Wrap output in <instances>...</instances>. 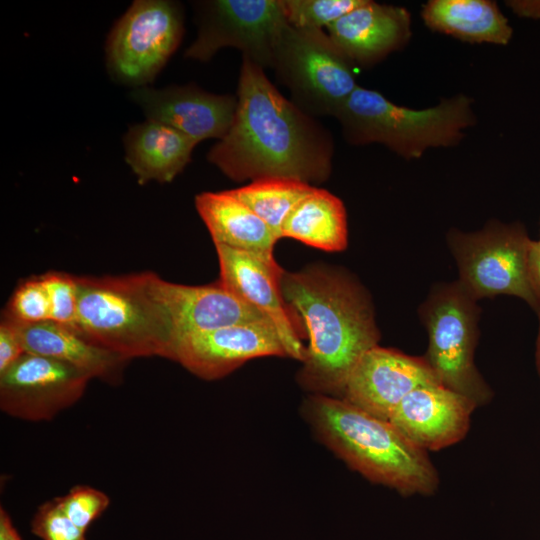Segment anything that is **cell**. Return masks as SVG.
I'll use <instances>...</instances> for the list:
<instances>
[{"label": "cell", "mask_w": 540, "mask_h": 540, "mask_svg": "<svg viewBox=\"0 0 540 540\" xmlns=\"http://www.w3.org/2000/svg\"><path fill=\"white\" fill-rule=\"evenodd\" d=\"M476 301L457 281L435 286L419 311L429 337L424 358L441 384L480 407L490 402L493 392L474 363L480 311Z\"/></svg>", "instance_id": "obj_6"}, {"label": "cell", "mask_w": 540, "mask_h": 540, "mask_svg": "<svg viewBox=\"0 0 540 540\" xmlns=\"http://www.w3.org/2000/svg\"><path fill=\"white\" fill-rule=\"evenodd\" d=\"M25 353L16 324L2 317L0 324V373L12 366Z\"/></svg>", "instance_id": "obj_30"}, {"label": "cell", "mask_w": 540, "mask_h": 540, "mask_svg": "<svg viewBox=\"0 0 540 540\" xmlns=\"http://www.w3.org/2000/svg\"><path fill=\"white\" fill-rule=\"evenodd\" d=\"M281 237L325 251L344 250L348 230L343 202L329 191L314 187L285 220Z\"/></svg>", "instance_id": "obj_23"}, {"label": "cell", "mask_w": 540, "mask_h": 540, "mask_svg": "<svg viewBox=\"0 0 540 540\" xmlns=\"http://www.w3.org/2000/svg\"><path fill=\"white\" fill-rule=\"evenodd\" d=\"M353 67L323 30L289 24L278 39L272 65L292 102L312 117H335L358 86Z\"/></svg>", "instance_id": "obj_7"}, {"label": "cell", "mask_w": 540, "mask_h": 540, "mask_svg": "<svg viewBox=\"0 0 540 540\" xmlns=\"http://www.w3.org/2000/svg\"><path fill=\"white\" fill-rule=\"evenodd\" d=\"M50 304V321L74 327L78 294L75 276L62 272L41 275Z\"/></svg>", "instance_id": "obj_28"}, {"label": "cell", "mask_w": 540, "mask_h": 540, "mask_svg": "<svg viewBox=\"0 0 540 540\" xmlns=\"http://www.w3.org/2000/svg\"><path fill=\"white\" fill-rule=\"evenodd\" d=\"M475 408L464 395L434 382L411 391L388 421L421 449L438 451L466 436Z\"/></svg>", "instance_id": "obj_16"}, {"label": "cell", "mask_w": 540, "mask_h": 540, "mask_svg": "<svg viewBox=\"0 0 540 540\" xmlns=\"http://www.w3.org/2000/svg\"><path fill=\"white\" fill-rule=\"evenodd\" d=\"M421 15L430 29L471 43L506 45L512 37L507 18L489 0H430Z\"/></svg>", "instance_id": "obj_22"}, {"label": "cell", "mask_w": 540, "mask_h": 540, "mask_svg": "<svg viewBox=\"0 0 540 540\" xmlns=\"http://www.w3.org/2000/svg\"><path fill=\"white\" fill-rule=\"evenodd\" d=\"M56 499L69 519L84 532L110 504L107 494L86 485H76Z\"/></svg>", "instance_id": "obj_27"}, {"label": "cell", "mask_w": 540, "mask_h": 540, "mask_svg": "<svg viewBox=\"0 0 540 540\" xmlns=\"http://www.w3.org/2000/svg\"><path fill=\"white\" fill-rule=\"evenodd\" d=\"M3 318L18 324H35L50 320V304L41 276L21 282L9 300Z\"/></svg>", "instance_id": "obj_26"}, {"label": "cell", "mask_w": 540, "mask_h": 540, "mask_svg": "<svg viewBox=\"0 0 540 540\" xmlns=\"http://www.w3.org/2000/svg\"><path fill=\"white\" fill-rule=\"evenodd\" d=\"M181 6L167 0H136L116 22L106 43L110 76L135 88L152 82L183 36Z\"/></svg>", "instance_id": "obj_9"}, {"label": "cell", "mask_w": 540, "mask_h": 540, "mask_svg": "<svg viewBox=\"0 0 540 540\" xmlns=\"http://www.w3.org/2000/svg\"><path fill=\"white\" fill-rule=\"evenodd\" d=\"M14 323L26 353L61 361L91 379L110 384L122 381L128 359L93 343L74 327L50 320L35 324Z\"/></svg>", "instance_id": "obj_19"}, {"label": "cell", "mask_w": 540, "mask_h": 540, "mask_svg": "<svg viewBox=\"0 0 540 540\" xmlns=\"http://www.w3.org/2000/svg\"><path fill=\"white\" fill-rule=\"evenodd\" d=\"M538 316H539V331H538V336H537V341H536L535 356H536L537 369L540 375V311L538 312Z\"/></svg>", "instance_id": "obj_34"}, {"label": "cell", "mask_w": 540, "mask_h": 540, "mask_svg": "<svg viewBox=\"0 0 540 540\" xmlns=\"http://www.w3.org/2000/svg\"><path fill=\"white\" fill-rule=\"evenodd\" d=\"M304 415L318 437L351 468L401 495H432L439 486L427 451L407 439L388 420L375 417L343 398L317 394Z\"/></svg>", "instance_id": "obj_3"}, {"label": "cell", "mask_w": 540, "mask_h": 540, "mask_svg": "<svg viewBox=\"0 0 540 540\" xmlns=\"http://www.w3.org/2000/svg\"><path fill=\"white\" fill-rule=\"evenodd\" d=\"M0 540H22L5 509H0Z\"/></svg>", "instance_id": "obj_32"}, {"label": "cell", "mask_w": 540, "mask_h": 540, "mask_svg": "<svg viewBox=\"0 0 540 540\" xmlns=\"http://www.w3.org/2000/svg\"><path fill=\"white\" fill-rule=\"evenodd\" d=\"M219 283L249 305L276 329L287 356L304 360L306 349L291 319L281 290L282 268L271 254H261L215 245Z\"/></svg>", "instance_id": "obj_12"}, {"label": "cell", "mask_w": 540, "mask_h": 540, "mask_svg": "<svg viewBox=\"0 0 540 540\" xmlns=\"http://www.w3.org/2000/svg\"><path fill=\"white\" fill-rule=\"evenodd\" d=\"M364 0H280L287 23L298 29L328 27Z\"/></svg>", "instance_id": "obj_25"}, {"label": "cell", "mask_w": 540, "mask_h": 540, "mask_svg": "<svg viewBox=\"0 0 540 540\" xmlns=\"http://www.w3.org/2000/svg\"><path fill=\"white\" fill-rule=\"evenodd\" d=\"M90 379L66 363L25 353L0 373V408L21 420L48 421L75 404Z\"/></svg>", "instance_id": "obj_11"}, {"label": "cell", "mask_w": 540, "mask_h": 540, "mask_svg": "<svg viewBox=\"0 0 540 540\" xmlns=\"http://www.w3.org/2000/svg\"><path fill=\"white\" fill-rule=\"evenodd\" d=\"M537 242H538V244L540 245V238H539V240H537Z\"/></svg>", "instance_id": "obj_35"}, {"label": "cell", "mask_w": 540, "mask_h": 540, "mask_svg": "<svg viewBox=\"0 0 540 540\" xmlns=\"http://www.w3.org/2000/svg\"><path fill=\"white\" fill-rule=\"evenodd\" d=\"M410 24L406 9L364 0L328 26L327 31L354 66L368 67L407 44Z\"/></svg>", "instance_id": "obj_18"}, {"label": "cell", "mask_w": 540, "mask_h": 540, "mask_svg": "<svg viewBox=\"0 0 540 540\" xmlns=\"http://www.w3.org/2000/svg\"><path fill=\"white\" fill-rule=\"evenodd\" d=\"M281 290L309 338L301 384L320 395H342L354 366L380 338L369 295L348 274L319 267L283 272Z\"/></svg>", "instance_id": "obj_2"}, {"label": "cell", "mask_w": 540, "mask_h": 540, "mask_svg": "<svg viewBox=\"0 0 540 540\" xmlns=\"http://www.w3.org/2000/svg\"><path fill=\"white\" fill-rule=\"evenodd\" d=\"M264 356L288 357L276 329L267 320L189 335L176 345L173 360L202 379L214 380L248 360Z\"/></svg>", "instance_id": "obj_14"}, {"label": "cell", "mask_w": 540, "mask_h": 540, "mask_svg": "<svg viewBox=\"0 0 540 540\" xmlns=\"http://www.w3.org/2000/svg\"><path fill=\"white\" fill-rule=\"evenodd\" d=\"M198 33L185 56L209 61L224 47L272 68L278 39L288 24L280 0H210L195 4Z\"/></svg>", "instance_id": "obj_10"}, {"label": "cell", "mask_w": 540, "mask_h": 540, "mask_svg": "<svg viewBox=\"0 0 540 540\" xmlns=\"http://www.w3.org/2000/svg\"><path fill=\"white\" fill-rule=\"evenodd\" d=\"M511 6L520 15L540 18V1L512 2Z\"/></svg>", "instance_id": "obj_33"}, {"label": "cell", "mask_w": 540, "mask_h": 540, "mask_svg": "<svg viewBox=\"0 0 540 540\" xmlns=\"http://www.w3.org/2000/svg\"><path fill=\"white\" fill-rule=\"evenodd\" d=\"M131 99L148 120L168 125L196 143L222 139L231 127L237 106L236 96L213 94L193 84L135 88Z\"/></svg>", "instance_id": "obj_15"}, {"label": "cell", "mask_w": 540, "mask_h": 540, "mask_svg": "<svg viewBox=\"0 0 540 540\" xmlns=\"http://www.w3.org/2000/svg\"><path fill=\"white\" fill-rule=\"evenodd\" d=\"M156 285L171 324L174 351L176 345L189 335L239 323L267 320L219 282L192 286L169 282L158 276Z\"/></svg>", "instance_id": "obj_17"}, {"label": "cell", "mask_w": 540, "mask_h": 540, "mask_svg": "<svg viewBox=\"0 0 540 540\" xmlns=\"http://www.w3.org/2000/svg\"><path fill=\"white\" fill-rule=\"evenodd\" d=\"M529 280L538 303L537 313L540 311V245L532 240L528 256Z\"/></svg>", "instance_id": "obj_31"}, {"label": "cell", "mask_w": 540, "mask_h": 540, "mask_svg": "<svg viewBox=\"0 0 540 540\" xmlns=\"http://www.w3.org/2000/svg\"><path fill=\"white\" fill-rule=\"evenodd\" d=\"M313 188L311 184L297 179L269 177L253 180L229 191L260 217L280 239L285 220Z\"/></svg>", "instance_id": "obj_24"}, {"label": "cell", "mask_w": 540, "mask_h": 540, "mask_svg": "<svg viewBox=\"0 0 540 540\" xmlns=\"http://www.w3.org/2000/svg\"><path fill=\"white\" fill-rule=\"evenodd\" d=\"M472 100L464 95L435 107L415 110L398 106L375 90L357 86L337 111L346 141L381 143L398 155L419 158L430 147H449L475 122Z\"/></svg>", "instance_id": "obj_5"}, {"label": "cell", "mask_w": 540, "mask_h": 540, "mask_svg": "<svg viewBox=\"0 0 540 540\" xmlns=\"http://www.w3.org/2000/svg\"><path fill=\"white\" fill-rule=\"evenodd\" d=\"M196 144L180 131L147 119L125 134V160L139 184L168 183L190 162Z\"/></svg>", "instance_id": "obj_20"}, {"label": "cell", "mask_w": 540, "mask_h": 540, "mask_svg": "<svg viewBox=\"0 0 540 540\" xmlns=\"http://www.w3.org/2000/svg\"><path fill=\"white\" fill-rule=\"evenodd\" d=\"M237 106L226 135L207 159L234 181L269 177L322 183L330 175L334 142L314 117L286 99L264 69L242 55Z\"/></svg>", "instance_id": "obj_1"}, {"label": "cell", "mask_w": 540, "mask_h": 540, "mask_svg": "<svg viewBox=\"0 0 540 540\" xmlns=\"http://www.w3.org/2000/svg\"><path fill=\"white\" fill-rule=\"evenodd\" d=\"M158 275L75 276L74 328L93 343L130 360L173 359L174 336L157 291Z\"/></svg>", "instance_id": "obj_4"}, {"label": "cell", "mask_w": 540, "mask_h": 540, "mask_svg": "<svg viewBox=\"0 0 540 540\" xmlns=\"http://www.w3.org/2000/svg\"><path fill=\"white\" fill-rule=\"evenodd\" d=\"M532 240L516 224L488 223L482 230L462 233L452 230L448 243L459 269L460 285L475 300L498 295L523 299L536 312L528 256Z\"/></svg>", "instance_id": "obj_8"}, {"label": "cell", "mask_w": 540, "mask_h": 540, "mask_svg": "<svg viewBox=\"0 0 540 540\" xmlns=\"http://www.w3.org/2000/svg\"><path fill=\"white\" fill-rule=\"evenodd\" d=\"M195 207L215 245L273 255L278 237L229 190L202 192L195 197Z\"/></svg>", "instance_id": "obj_21"}, {"label": "cell", "mask_w": 540, "mask_h": 540, "mask_svg": "<svg viewBox=\"0 0 540 540\" xmlns=\"http://www.w3.org/2000/svg\"><path fill=\"white\" fill-rule=\"evenodd\" d=\"M31 532L41 540H86V532L69 519L56 498L37 508L31 520Z\"/></svg>", "instance_id": "obj_29"}, {"label": "cell", "mask_w": 540, "mask_h": 540, "mask_svg": "<svg viewBox=\"0 0 540 540\" xmlns=\"http://www.w3.org/2000/svg\"><path fill=\"white\" fill-rule=\"evenodd\" d=\"M440 382L423 357L374 346L351 371L342 398L361 410L384 420L415 388Z\"/></svg>", "instance_id": "obj_13"}]
</instances>
